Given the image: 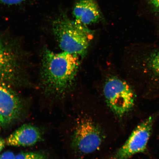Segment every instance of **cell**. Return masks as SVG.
<instances>
[{
    "mask_svg": "<svg viewBox=\"0 0 159 159\" xmlns=\"http://www.w3.org/2000/svg\"><path fill=\"white\" fill-rule=\"evenodd\" d=\"M153 8L159 13V0H148Z\"/></svg>",
    "mask_w": 159,
    "mask_h": 159,
    "instance_id": "cell-14",
    "label": "cell"
},
{
    "mask_svg": "<svg viewBox=\"0 0 159 159\" xmlns=\"http://www.w3.org/2000/svg\"><path fill=\"white\" fill-rule=\"evenodd\" d=\"M72 15L75 21L87 27L99 22L103 18L95 0H78L73 7Z\"/></svg>",
    "mask_w": 159,
    "mask_h": 159,
    "instance_id": "cell-8",
    "label": "cell"
},
{
    "mask_svg": "<svg viewBox=\"0 0 159 159\" xmlns=\"http://www.w3.org/2000/svg\"><path fill=\"white\" fill-rule=\"evenodd\" d=\"M20 99L9 87L0 84V124L8 126L20 118L23 107Z\"/></svg>",
    "mask_w": 159,
    "mask_h": 159,
    "instance_id": "cell-7",
    "label": "cell"
},
{
    "mask_svg": "<svg viewBox=\"0 0 159 159\" xmlns=\"http://www.w3.org/2000/svg\"><path fill=\"white\" fill-rule=\"evenodd\" d=\"M52 29L63 51L79 57L86 53L92 35L86 26L70 19L65 12L61 11L53 20Z\"/></svg>",
    "mask_w": 159,
    "mask_h": 159,
    "instance_id": "cell-2",
    "label": "cell"
},
{
    "mask_svg": "<svg viewBox=\"0 0 159 159\" xmlns=\"http://www.w3.org/2000/svg\"><path fill=\"white\" fill-rule=\"evenodd\" d=\"M104 139L102 129L90 117H81L77 120L71 139V146L75 152L85 155L95 152Z\"/></svg>",
    "mask_w": 159,
    "mask_h": 159,
    "instance_id": "cell-4",
    "label": "cell"
},
{
    "mask_svg": "<svg viewBox=\"0 0 159 159\" xmlns=\"http://www.w3.org/2000/svg\"><path fill=\"white\" fill-rule=\"evenodd\" d=\"M15 156L12 152L7 151L0 154V159H15Z\"/></svg>",
    "mask_w": 159,
    "mask_h": 159,
    "instance_id": "cell-13",
    "label": "cell"
},
{
    "mask_svg": "<svg viewBox=\"0 0 159 159\" xmlns=\"http://www.w3.org/2000/svg\"><path fill=\"white\" fill-rule=\"evenodd\" d=\"M79 57L62 51H43L42 59L41 81L46 92L60 95L70 87L80 64Z\"/></svg>",
    "mask_w": 159,
    "mask_h": 159,
    "instance_id": "cell-1",
    "label": "cell"
},
{
    "mask_svg": "<svg viewBox=\"0 0 159 159\" xmlns=\"http://www.w3.org/2000/svg\"><path fill=\"white\" fill-rule=\"evenodd\" d=\"M138 47L134 67L139 84L147 94L159 93V45L143 43Z\"/></svg>",
    "mask_w": 159,
    "mask_h": 159,
    "instance_id": "cell-3",
    "label": "cell"
},
{
    "mask_svg": "<svg viewBox=\"0 0 159 159\" xmlns=\"http://www.w3.org/2000/svg\"><path fill=\"white\" fill-rule=\"evenodd\" d=\"M19 65L15 53L0 39V81H10L17 77Z\"/></svg>",
    "mask_w": 159,
    "mask_h": 159,
    "instance_id": "cell-10",
    "label": "cell"
},
{
    "mask_svg": "<svg viewBox=\"0 0 159 159\" xmlns=\"http://www.w3.org/2000/svg\"><path fill=\"white\" fill-rule=\"evenodd\" d=\"M15 159H47V156L41 152H22L16 155Z\"/></svg>",
    "mask_w": 159,
    "mask_h": 159,
    "instance_id": "cell-11",
    "label": "cell"
},
{
    "mask_svg": "<svg viewBox=\"0 0 159 159\" xmlns=\"http://www.w3.org/2000/svg\"><path fill=\"white\" fill-rule=\"evenodd\" d=\"M6 144L5 139L0 138V152L5 148Z\"/></svg>",
    "mask_w": 159,
    "mask_h": 159,
    "instance_id": "cell-15",
    "label": "cell"
},
{
    "mask_svg": "<svg viewBox=\"0 0 159 159\" xmlns=\"http://www.w3.org/2000/svg\"><path fill=\"white\" fill-rule=\"evenodd\" d=\"M1 124H0V130H1Z\"/></svg>",
    "mask_w": 159,
    "mask_h": 159,
    "instance_id": "cell-16",
    "label": "cell"
},
{
    "mask_svg": "<svg viewBox=\"0 0 159 159\" xmlns=\"http://www.w3.org/2000/svg\"><path fill=\"white\" fill-rule=\"evenodd\" d=\"M154 117L150 116L139 124L124 145L115 152L113 159H129L144 152L152 131Z\"/></svg>",
    "mask_w": 159,
    "mask_h": 159,
    "instance_id": "cell-6",
    "label": "cell"
},
{
    "mask_svg": "<svg viewBox=\"0 0 159 159\" xmlns=\"http://www.w3.org/2000/svg\"><path fill=\"white\" fill-rule=\"evenodd\" d=\"M41 137L39 128L31 125H23L7 137L6 144L14 147L30 146L38 142Z\"/></svg>",
    "mask_w": 159,
    "mask_h": 159,
    "instance_id": "cell-9",
    "label": "cell"
},
{
    "mask_svg": "<svg viewBox=\"0 0 159 159\" xmlns=\"http://www.w3.org/2000/svg\"><path fill=\"white\" fill-rule=\"evenodd\" d=\"M26 0H0V3L5 5H14L20 4Z\"/></svg>",
    "mask_w": 159,
    "mask_h": 159,
    "instance_id": "cell-12",
    "label": "cell"
},
{
    "mask_svg": "<svg viewBox=\"0 0 159 159\" xmlns=\"http://www.w3.org/2000/svg\"><path fill=\"white\" fill-rule=\"evenodd\" d=\"M103 91L107 104L117 116H124L134 107L136 95L126 81L115 77L109 79Z\"/></svg>",
    "mask_w": 159,
    "mask_h": 159,
    "instance_id": "cell-5",
    "label": "cell"
}]
</instances>
